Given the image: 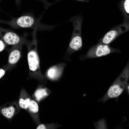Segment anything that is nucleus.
Here are the masks:
<instances>
[{
  "label": "nucleus",
  "instance_id": "f257e3e1",
  "mask_svg": "<svg viewBox=\"0 0 129 129\" xmlns=\"http://www.w3.org/2000/svg\"><path fill=\"white\" fill-rule=\"evenodd\" d=\"M40 18H37L32 15L27 14L13 18L6 22L11 27L15 29L30 28L37 30L44 31L51 30L55 27L41 23Z\"/></svg>",
  "mask_w": 129,
  "mask_h": 129
},
{
  "label": "nucleus",
  "instance_id": "f03ea898",
  "mask_svg": "<svg viewBox=\"0 0 129 129\" xmlns=\"http://www.w3.org/2000/svg\"><path fill=\"white\" fill-rule=\"evenodd\" d=\"M129 77V64L128 63L122 73L109 87L103 97L98 101L105 103L111 99H118L126 89Z\"/></svg>",
  "mask_w": 129,
  "mask_h": 129
},
{
  "label": "nucleus",
  "instance_id": "7ed1b4c3",
  "mask_svg": "<svg viewBox=\"0 0 129 129\" xmlns=\"http://www.w3.org/2000/svg\"><path fill=\"white\" fill-rule=\"evenodd\" d=\"M37 31L34 30L32 34V41L28 42L26 45L28 50L27 61L30 73L33 75L41 76L39 58L37 51Z\"/></svg>",
  "mask_w": 129,
  "mask_h": 129
},
{
  "label": "nucleus",
  "instance_id": "20e7f679",
  "mask_svg": "<svg viewBox=\"0 0 129 129\" xmlns=\"http://www.w3.org/2000/svg\"><path fill=\"white\" fill-rule=\"evenodd\" d=\"M120 51L110 48L107 45L100 44L90 50L84 57L85 58L100 57L110 53Z\"/></svg>",
  "mask_w": 129,
  "mask_h": 129
},
{
  "label": "nucleus",
  "instance_id": "39448f33",
  "mask_svg": "<svg viewBox=\"0 0 129 129\" xmlns=\"http://www.w3.org/2000/svg\"><path fill=\"white\" fill-rule=\"evenodd\" d=\"M70 20L73 23L74 29L69 46L73 50L77 51L81 48L82 45V38L80 32V21L73 18H70Z\"/></svg>",
  "mask_w": 129,
  "mask_h": 129
},
{
  "label": "nucleus",
  "instance_id": "423d86ee",
  "mask_svg": "<svg viewBox=\"0 0 129 129\" xmlns=\"http://www.w3.org/2000/svg\"><path fill=\"white\" fill-rule=\"evenodd\" d=\"M23 45H14L10 48L8 60V67L10 69L15 66L21 58Z\"/></svg>",
  "mask_w": 129,
  "mask_h": 129
},
{
  "label": "nucleus",
  "instance_id": "0eeeda50",
  "mask_svg": "<svg viewBox=\"0 0 129 129\" xmlns=\"http://www.w3.org/2000/svg\"><path fill=\"white\" fill-rule=\"evenodd\" d=\"M62 70L59 66H55L49 69L46 73V75L49 79L52 81L58 80L62 72Z\"/></svg>",
  "mask_w": 129,
  "mask_h": 129
},
{
  "label": "nucleus",
  "instance_id": "6e6552de",
  "mask_svg": "<svg viewBox=\"0 0 129 129\" xmlns=\"http://www.w3.org/2000/svg\"><path fill=\"white\" fill-rule=\"evenodd\" d=\"M51 93V91L45 87L39 88L36 91L35 96L38 101H40L47 97Z\"/></svg>",
  "mask_w": 129,
  "mask_h": 129
},
{
  "label": "nucleus",
  "instance_id": "1a4fd4ad",
  "mask_svg": "<svg viewBox=\"0 0 129 129\" xmlns=\"http://www.w3.org/2000/svg\"><path fill=\"white\" fill-rule=\"evenodd\" d=\"M117 33L115 30H112L108 32L105 35L102 40V42L106 44L110 43L117 35Z\"/></svg>",
  "mask_w": 129,
  "mask_h": 129
},
{
  "label": "nucleus",
  "instance_id": "9d476101",
  "mask_svg": "<svg viewBox=\"0 0 129 129\" xmlns=\"http://www.w3.org/2000/svg\"><path fill=\"white\" fill-rule=\"evenodd\" d=\"M15 111L14 108L11 106L3 109L1 110V112L5 117L8 118H10L13 116Z\"/></svg>",
  "mask_w": 129,
  "mask_h": 129
},
{
  "label": "nucleus",
  "instance_id": "9b49d317",
  "mask_svg": "<svg viewBox=\"0 0 129 129\" xmlns=\"http://www.w3.org/2000/svg\"><path fill=\"white\" fill-rule=\"evenodd\" d=\"M28 107L30 111L34 113H37L39 110V107L38 104L34 100L30 101Z\"/></svg>",
  "mask_w": 129,
  "mask_h": 129
},
{
  "label": "nucleus",
  "instance_id": "f8f14e48",
  "mask_svg": "<svg viewBox=\"0 0 129 129\" xmlns=\"http://www.w3.org/2000/svg\"><path fill=\"white\" fill-rule=\"evenodd\" d=\"M30 101V99L28 98L25 100L21 98L19 100L20 106L22 108L24 109H27L28 107Z\"/></svg>",
  "mask_w": 129,
  "mask_h": 129
},
{
  "label": "nucleus",
  "instance_id": "ddd939ff",
  "mask_svg": "<svg viewBox=\"0 0 129 129\" xmlns=\"http://www.w3.org/2000/svg\"><path fill=\"white\" fill-rule=\"evenodd\" d=\"M124 8L126 11L129 13V0H126L124 3Z\"/></svg>",
  "mask_w": 129,
  "mask_h": 129
},
{
  "label": "nucleus",
  "instance_id": "4468645a",
  "mask_svg": "<svg viewBox=\"0 0 129 129\" xmlns=\"http://www.w3.org/2000/svg\"><path fill=\"white\" fill-rule=\"evenodd\" d=\"M5 48V45L3 42L0 40V52L2 51Z\"/></svg>",
  "mask_w": 129,
  "mask_h": 129
},
{
  "label": "nucleus",
  "instance_id": "2eb2a0df",
  "mask_svg": "<svg viewBox=\"0 0 129 129\" xmlns=\"http://www.w3.org/2000/svg\"><path fill=\"white\" fill-rule=\"evenodd\" d=\"M5 73V70L2 69H0V79L4 75Z\"/></svg>",
  "mask_w": 129,
  "mask_h": 129
},
{
  "label": "nucleus",
  "instance_id": "dca6fc26",
  "mask_svg": "<svg viewBox=\"0 0 129 129\" xmlns=\"http://www.w3.org/2000/svg\"><path fill=\"white\" fill-rule=\"evenodd\" d=\"M15 2L16 5H19L21 3L20 0H15Z\"/></svg>",
  "mask_w": 129,
  "mask_h": 129
}]
</instances>
